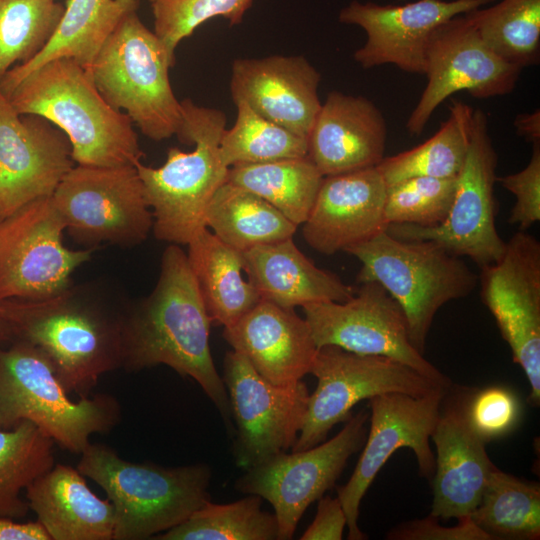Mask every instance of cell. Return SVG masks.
Segmentation results:
<instances>
[{"instance_id": "1", "label": "cell", "mask_w": 540, "mask_h": 540, "mask_svg": "<svg viewBox=\"0 0 540 540\" xmlns=\"http://www.w3.org/2000/svg\"><path fill=\"white\" fill-rule=\"evenodd\" d=\"M211 323L186 253L171 244L162 254L152 292L128 303L121 368L137 372L164 364L181 377L194 379L218 409L232 438L227 390L210 351Z\"/></svg>"}, {"instance_id": "2", "label": "cell", "mask_w": 540, "mask_h": 540, "mask_svg": "<svg viewBox=\"0 0 540 540\" xmlns=\"http://www.w3.org/2000/svg\"><path fill=\"white\" fill-rule=\"evenodd\" d=\"M101 285H70L40 300L0 303L13 340L40 348L68 393L87 397L99 378L121 368L122 332L129 302Z\"/></svg>"}, {"instance_id": "3", "label": "cell", "mask_w": 540, "mask_h": 540, "mask_svg": "<svg viewBox=\"0 0 540 540\" xmlns=\"http://www.w3.org/2000/svg\"><path fill=\"white\" fill-rule=\"evenodd\" d=\"M7 98L19 114L38 115L59 128L78 165H136L144 156L131 119L106 102L88 70L71 58L42 64Z\"/></svg>"}, {"instance_id": "4", "label": "cell", "mask_w": 540, "mask_h": 540, "mask_svg": "<svg viewBox=\"0 0 540 540\" xmlns=\"http://www.w3.org/2000/svg\"><path fill=\"white\" fill-rule=\"evenodd\" d=\"M182 123L179 141L194 145L190 152L171 147L158 168L135 167L142 181L146 202L153 215V233L161 241L188 244L205 228L208 205L226 181L228 167L220 156V140L226 129V115L219 109L181 101Z\"/></svg>"}, {"instance_id": "5", "label": "cell", "mask_w": 540, "mask_h": 540, "mask_svg": "<svg viewBox=\"0 0 540 540\" xmlns=\"http://www.w3.org/2000/svg\"><path fill=\"white\" fill-rule=\"evenodd\" d=\"M80 454L76 468L98 484L113 505V540L154 539L211 499L206 464L130 462L111 447L92 443Z\"/></svg>"}, {"instance_id": "6", "label": "cell", "mask_w": 540, "mask_h": 540, "mask_svg": "<svg viewBox=\"0 0 540 540\" xmlns=\"http://www.w3.org/2000/svg\"><path fill=\"white\" fill-rule=\"evenodd\" d=\"M0 344V412L5 429L27 420L54 443L81 453L95 433H109L120 421L115 397L106 393L73 401L49 357L37 346L12 340Z\"/></svg>"}, {"instance_id": "7", "label": "cell", "mask_w": 540, "mask_h": 540, "mask_svg": "<svg viewBox=\"0 0 540 540\" xmlns=\"http://www.w3.org/2000/svg\"><path fill=\"white\" fill-rule=\"evenodd\" d=\"M345 252L361 262L358 283L377 282L400 305L410 341L422 354L440 308L478 285L468 264L434 241L402 240L385 230Z\"/></svg>"}, {"instance_id": "8", "label": "cell", "mask_w": 540, "mask_h": 540, "mask_svg": "<svg viewBox=\"0 0 540 540\" xmlns=\"http://www.w3.org/2000/svg\"><path fill=\"white\" fill-rule=\"evenodd\" d=\"M175 62L137 11L125 15L86 68L102 97L123 110L143 135L162 141L176 135L182 106L171 87Z\"/></svg>"}, {"instance_id": "9", "label": "cell", "mask_w": 540, "mask_h": 540, "mask_svg": "<svg viewBox=\"0 0 540 540\" xmlns=\"http://www.w3.org/2000/svg\"><path fill=\"white\" fill-rule=\"evenodd\" d=\"M310 373L317 385L309 394L306 412L292 451L318 445L362 400L386 393L425 396L449 389L406 364L377 355H362L335 345L318 348Z\"/></svg>"}, {"instance_id": "10", "label": "cell", "mask_w": 540, "mask_h": 540, "mask_svg": "<svg viewBox=\"0 0 540 540\" xmlns=\"http://www.w3.org/2000/svg\"><path fill=\"white\" fill-rule=\"evenodd\" d=\"M497 164L487 115L473 109L468 150L445 221L435 227L389 224L386 231L402 240L434 241L457 256L470 258L479 268L497 262L506 245L495 221Z\"/></svg>"}, {"instance_id": "11", "label": "cell", "mask_w": 540, "mask_h": 540, "mask_svg": "<svg viewBox=\"0 0 540 540\" xmlns=\"http://www.w3.org/2000/svg\"><path fill=\"white\" fill-rule=\"evenodd\" d=\"M51 198L65 230L80 243L131 247L142 243L153 227L135 165L76 164Z\"/></svg>"}, {"instance_id": "12", "label": "cell", "mask_w": 540, "mask_h": 540, "mask_svg": "<svg viewBox=\"0 0 540 540\" xmlns=\"http://www.w3.org/2000/svg\"><path fill=\"white\" fill-rule=\"evenodd\" d=\"M64 230L51 197L0 221V303L49 298L72 284V273L90 260L93 248H67Z\"/></svg>"}, {"instance_id": "13", "label": "cell", "mask_w": 540, "mask_h": 540, "mask_svg": "<svg viewBox=\"0 0 540 540\" xmlns=\"http://www.w3.org/2000/svg\"><path fill=\"white\" fill-rule=\"evenodd\" d=\"M368 419L366 411L351 415L330 440L291 454L280 453L245 470L236 480L237 491L257 495L272 505L278 540L292 539L308 506L335 485L350 456L363 447Z\"/></svg>"}, {"instance_id": "14", "label": "cell", "mask_w": 540, "mask_h": 540, "mask_svg": "<svg viewBox=\"0 0 540 540\" xmlns=\"http://www.w3.org/2000/svg\"><path fill=\"white\" fill-rule=\"evenodd\" d=\"M233 422L232 453L247 470L294 445L306 412L304 382L277 386L262 378L237 351L226 353L223 376Z\"/></svg>"}, {"instance_id": "15", "label": "cell", "mask_w": 540, "mask_h": 540, "mask_svg": "<svg viewBox=\"0 0 540 540\" xmlns=\"http://www.w3.org/2000/svg\"><path fill=\"white\" fill-rule=\"evenodd\" d=\"M360 284L358 292L344 302L302 306L317 348L335 345L357 354L388 357L451 386L450 379L412 345L405 314L396 300L377 282Z\"/></svg>"}, {"instance_id": "16", "label": "cell", "mask_w": 540, "mask_h": 540, "mask_svg": "<svg viewBox=\"0 0 540 540\" xmlns=\"http://www.w3.org/2000/svg\"><path fill=\"white\" fill-rule=\"evenodd\" d=\"M483 303L493 315L513 361L530 384L528 401L540 402V242L519 230L501 258L480 268Z\"/></svg>"}, {"instance_id": "17", "label": "cell", "mask_w": 540, "mask_h": 540, "mask_svg": "<svg viewBox=\"0 0 540 540\" xmlns=\"http://www.w3.org/2000/svg\"><path fill=\"white\" fill-rule=\"evenodd\" d=\"M449 389L425 396L386 393L369 399L370 427L363 451L348 482L337 489L347 518L348 539L366 538L358 526L362 498L396 450L410 448L419 473L426 478L433 476L435 457L429 440Z\"/></svg>"}, {"instance_id": "18", "label": "cell", "mask_w": 540, "mask_h": 540, "mask_svg": "<svg viewBox=\"0 0 540 540\" xmlns=\"http://www.w3.org/2000/svg\"><path fill=\"white\" fill-rule=\"evenodd\" d=\"M521 70L484 43L466 13L449 19L428 42L427 85L407 119V132L420 135L436 108L455 93L466 91L479 99L511 93Z\"/></svg>"}, {"instance_id": "19", "label": "cell", "mask_w": 540, "mask_h": 540, "mask_svg": "<svg viewBox=\"0 0 540 540\" xmlns=\"http://www.w3.org/2000/svg\"><path fill=\"white\" fill-rule=\"evenodd\" d=\"M497 0H417L406 4L352 1L338 20L361 27L366 41L354 52L364 69L393 64L412 74H425L426 50L435 29L449 19Z\"/></svg>"}, {"instance_id": "20", "label": "cell", "mask_w": 540, "mask_h": 540, "mask_svg": "<svg viewBox=\"0 0 540 540\" xmlns=\"http://www.w3.org/2000/svg\"><path fill=\"white\" fill-rule=\"evenodd\" d=\"M74 163L59 128L38 115L19 114L0 91V221L51 197Z\"/></svg>"}, {"instance_id": "21", "label": "cell", "mask_w": 540, "mask_h": 540, "mask_svg": "<svg viewBox=\"0 0 540 540\" xmlns=\"http://www.w3.org/2000/svg\"><path fill=\"white\" fill-rule=\"evenodd\" d=\"M319 71L304 57L272 55L232 63L230 92L262 117L307 140L321 108Z\"/></svg>"}, {"instance_id": "22", "label": "cell", "mask_w": 540, "mask_h": 540, "mask_svg": "<svg viewBox=\"0 0 540 540\" xmlns=\"http://www.w3.org/2000/svg\"><path fill=\"white\" fill-rule=\"evenodd\" d=\"M387 185L376 167L325 176L302 234L323 255H333L386 230Z\"/></svg>"}, {"instance_id": "23", "label": "cell", "mask_w": 540, "mask_h": 540, "mask_svg": "<svg viewBox=\"0 0 540 540\" xmlns=\"http://www.w3.org/2000/svg\"><path fill=\"white\" fill-rule=\"evenodd\" d=\"M467 395L441 409L431 435L437 456L430 515L437 519L469 517L496 468L486 452L487 443L468 421Z\"/></svg>"}, {"instance_id": "24", "label": "cell", "mask_w": 540, "mask_h": 540, "mask_svg": "<svg viewBox=\"0 0 540 540\" xmlns=\"http://www.w3.org/2000/svg\"><path fill=\"white\" fill-rule=\"evenodd\" d=\"M222 335L262 378L277 386L301 381L318 350L305 318L265 300L224 327Z\"/></svg>"}, {"instance_id": "25", "label": "cell", "mask_w": 540, "mask_h": 540, "mask_svg": "<svg viewBox=\"0 0 540 540\" xmlns=\"http://www.w3.org/2000/svg\"><path fill=\"white\" fill-rule=\"evenodd\" d=\"M387 125L363 96L331 91L307 138V156L325 176L376 167L385 157Z\"/></svg>"}, {"instance_id": "26", "label": "cell", "mask_w": 540, "mask_h": 540, "mask_svg": "<svg viewBox=\"0 0 540 540\" xmlns=\"http://www.w3.org/2000/svg\"><path fill=\"white\" fill-rule=\"evenodd\" d=\"M25 496L51 540H113V505L89 488L77 468L55 464Z\"/></svg>"}, {"instance_id": "27", "label": "cell", "mask_w": 540, "mask_h": 540, "mask_svg": "<svg viewBox=\"0 0 540 540\" xmlns=\"http://www.w3.org/2000/svg\"><path fill=\"white\" fill-rule=\"evenodd\" d=\"M243 254V271L260 299L284 308L344 302L354 295L337 275L318 268L292 238L255 246Z\"/></svg>"}, {"instance_id": "28", "label": "cell", "mask_w": 540, "mask_h": 540, "mask_svg": "<svg viewBox=\"0 0 540 540\" xmlns=\"http://www.w3.org/2000/svg\"><path fill=\"white\" fill-rule=\"evenodd\" d=\"M140 0H69L57 30L30 61L13 66L1 79L7 97L30 72L55 58H71L88 68L120 20L137 11Z\"/></svg>"}, {"instance_id": "29", "label": "cell", "mask_w": 540, "mask_h": 540, "mask_svg": "<svg viewBox=\"0 0 540 540\" xmlns=\"http://www.w3.org/2000/svg\"><path fill=\"white\" fill-rule=\"evenodd\" d=\"M187 260L212 322L227 327L261 299L243 279V254L225 244L207 227L187 244Z\"/></svg>"}, {"instance_id": "30", "label": "cell", "mask_w": 540, "mask_h": 540, "mask_svg": "<svg viewBox=\"0 0 540 540\" xmlns=\"http://www.w3.org/2000/svg\"><path fill=\"white\" fill-rule=\"evenodd\" d=\"M205 226L241 252L293 238L298 227L263 198L227 181L208 205Z\"/></svg>"}, {"instance_id": "31", "label": "cell", "mask_w": 540, "mask_h": 540, "mask_svg": "<svg viewBox=\"0 0 540 540\" xmlns=\"http://www.w3.org/2000/svg\"><path fill=\"white\" fill-rule=\"evenodd\" d=\"M323 178L304 156L232 166L226 181L263 198L299 226L307 220Z\"/></svg>"}, {"instance_id": "32", "label": "cell", "mask_w": 540, "mask_h": 540, "mask_svg": "<svg viewBox=\"0 0 540 540\" xmlns=\"http://www.w3.org/2000/svg\"><path fill=\"white\" fill-rule=\"evenodd\" d=\"M473 108L453 100L449 116L436 133L422 144L384 157L376 166L387 186L412 177H456L468 150Z\"/></svg>"}, {"instance_id": "33", "label": "cell", "mask_w": 540, "mask_h": 540, "mask_svg": "<svg viewBox=\"0 0 540 540\" xmlns=\"http://www.w3.org/2000/svg\"><path fill=\"white\" fill-rule=\"evenodd\" d=\"M492 540L540 538V487L497 467L469 516Z\"/></svg>"}, {"instance_id": "34", "label": "cell", "mask_w": 540, "mask_h": 540, "mask_svg": "<svg viewBox=\"0 0 540 540\" xmlns=\"http://www.w3.org/2000/svg\"><path fill=\"white\" fill-rule=\"evenodd\" d=\"M54 441L30 421L0 429V517L21 519L30 510L21 492L54 465Z\"/></svg>"}, {"instance_id": "35", "label": "cell", "mask_w": 540, "mask_h": 540, "mask_svg": "<svg viewBox=\"0 0 540 540\" xmlns=\"http://www.w3.org/2000/svg\"><path fill=\"white\" fill-rule=\"evenodd\" d=\"M466 15L484 43L504 61L521 69L540 55V0H502Z\"/></svg>"}, {"instance_id": "36", "label": "cell", "mask_w": 540, "mask_h": 540, "mask_svg": "<svg viewBox=\"0 0 540 540\" xmlns=\"http://www.w3.org/2000/svg\"><path fill=\"white\" fill-rule=\"evenodd\" d=\"M261 500L257 495H248L227 504L209 501L186 520L154 539L278 540L275 514L262 510Z\"/></svg>"}, {"instance_id": "37", "label": "cell", "mask_w": 540, "mask_h": 540, "mask_svg": "<svg viewBox=\"0 0 540 540\" xmlns=\"http://www.w3.org/2000/svg\"><path fill=\"white\" fill-rule=\"evenodd\" d=\"M234 125L220 140V156L228 167L307 156V140L262 117L246 103L235 102Z\"/></svg>"}, {"instance_id": "38", "label": "cell", "mask_w": 540, "mask_h": 540, "mask_svg": "<svg viewBox=\"0 0 540 540\" xmlns=\"http://www.w3.org/2000/svg\"><path fill=\"white\" fill-rule=\"evenodd\" d=\"M65 6L53 0H0V81L33 59L50 41Z\"/></svg>"}, {"instance_id": "39", "label": "cell", "mask_w": 540, "mask_h": 540, "mask_svg": "<svg viewBox=\"0 0 540 540\" xmlns=\"http://www.w3.org/2000/svg\"><path fill=\"white\" fill-rule=\"evenodd\" d=\"M457 176L450 178L412 177L387 186L384 215L387 224L435 227L451 209Z\"/></svg>"}, {"instance_id": "40", "label": "cell", "mask_w": 540, "mask_h": 540, "mask_svg": "<svg viewBox=\"0 0 540 540\" xmlns=\"http://www.w3.org/2000/svg\"><path fill=\"white\" fill-rule=\"evenodd\" d=\"M154 33L175 62L178 44L204 22L222 17L231 26L239 25L254 0H148Z\"/></svg>"}, {"instance_id": "41", "label": "cell", "mask_w": 540, "mask_h": 540, "mask_svg": "<svg viewBox=\"0 0 540 540\" xmlns=\"http://www.w3.org/2000/svg\"><path fill=\"white\" fill-rule=\"evenodd\" d=\"M520 410L515 393L503 386H490L467 395L468 421L486 443L510 433L519 422Z\"/></svg>"}, {"instance_id": "42", "label": "cell", "mask_w": 540, "mask_h": 540, "mask_svg": "<svg viewBox=\"0 0 540 540\" xmlns=\"http://www.w3.org/2000/svg\"><path fill=\"white\" fill-rule=\"evenodd\" d=\"M532 145L531 158L522 170L496 180L515 196L508 222L523 231L540 220V143Z\"/></svg>"}, {"instance_id": "43", "label": "cell", "mask_w": 540, "mask_h": 540, "mask_svg": "<svg viewBox=\"0 0 540 540\" xmlns=\"http://www.w3.org/2000/svg\"><path fill=\"white\" fill-rule=\"evenodd\" d=\"M386 538L390 540H492L470 517L458 520L456 526L446 527L431 515L401 523L391 529Z\"/></svg>"}, {"instance_id": "44", "label": "cell", "mask_w": 540, "mask_h": 540, "mask_svg": "<svg viewBox=\"0 0 540 540\" xmlns=\"http://www.w3.org/2000/svg\"><path fill=\"white\" fill-rule=\"evenodd\" d=\"M347 518L338 497L319 499L313 522L300 537L301 540H341Z\"/></svg>"}, {"instance_id": "45", "label": "cell", "mask_w": 540, "mask_h": 540, "mask_svg": "<svg viewBox=\"0 0 540 540\" xmlns=\"http://www.w3.org/2000/svg\"><path fill=\"white\" fill-rule=\"evenodd\" d=\"M0 540H51L38 522L20 523L0 517Z\"/></svg>"}, {"instance_id": "46", "label": "cell", "mask_w": 540, "mask_h": 540, "mask_svg": "<svg viewBox=\"0 0 540 540\" xmlns=\"http://www.w3.org/2000/svg\"><path fill=\"white\" fill-rule=\"evenodd\" d=\"M514 127L517 134L526 141L540 143V110L518 114L514 119Z\"/></svg>"}, {"instance_id": "47", "label": "cell", "mask_w": 540, "mask_h": 540, "mask_svg": "<svg viewBox=\"0 0 540 540\" xmlns=\"http://www.w3.org/2000/svg\"><path fill=\"white\" fill-rule=\"evenodd\" d=\"M12 340L11 329L0 307V344H7Z\"/></svg>"}, {"instance_id": "48", "label": "cell", "mask_w": 540, "mask_h": 540, "mask_svg": "<svg viewBox=\"0 0 540 540\" xmlns=\"http://www.w3.org/2000/svg\"><path fill=\"white\" fill-rule=\"evenodd\" d=\"M0 429H5L4 424H3V419H2L1 412H0Z\"/></svg>"}, {"instance_id": "49", "label": "cell", "mask_w": 540, "mask_h": 540, "mask_svg": "<svg viewBox=\"0 0 540 540\" xmlns=\"http://www.w3.org/2000/svg\"><path fill=\"white\" fill-rule=\"evenodd\" d=\"M53 1H57V0H53Z\"/></svg>"}]
</instances>
